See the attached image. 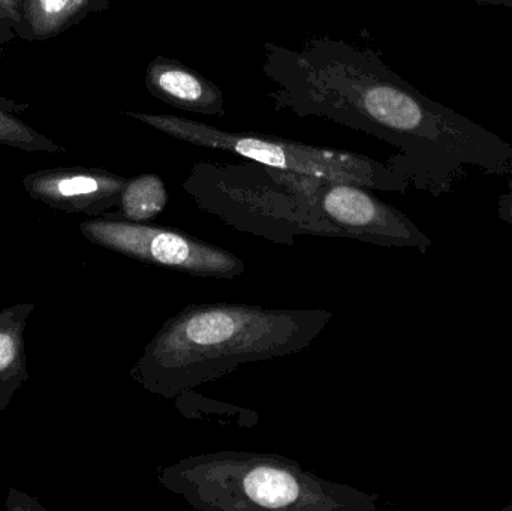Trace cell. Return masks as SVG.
Instances as JSON below:
<instances>
[{
	"label": "cell",
	"instance_id": "obj_1",
	"mask_svg": "<svg viewBox=\"0 0 512 511\" xmlns=\"http://www.w3.org/2000/svg\"><path fill=\"white\" fill-rule=\"evenodd\" d=\"M262 71L277 110L319 117L396 147L387 164L418 191L450 194L469 167L512 176L511 143L424 95L372 48L330 36L307 39L301 48L267 42Z\"/></svg>",
	"mask_w": 512,
	"mask_h": 511
},
{
	"label": "cell",
	"instance_id": "obj_2",
	"mask_svg": "<svg viewBox=\"0 0 512 511\" xmlns=\"http://www.w3.org/2000/svg\"><path fill=\"white\" fill-rule=\"evenodd\" d=\"M331 320L333 314L319 308L189 305L147 342L131 378L152 395L180 398L240 366L301 353Z\"/></svg>",
	"mask_w": 512,
	"mask_h": 511
},
{
	"label": "cell",
	"instance_id": "obj_3",
	"mask_svg": "<svg viewBox=\"0 0 512 511\" xmlns=\"http://www.w3.org/2000/svg\"><path fill=\"white\" fill-rule=\"evenodd\" d=\"M159 485L201 511H376L378 495L273 453L222 450L158 468Z\"/></svg>",
	"mask_w": 512,
	"mask_h": 511
},
{
	"label": "cell",
	"instance_id": "obj_4",
	"mask_svg": "<svg viewBox=\"0 0 512 511\" xmlns=\"http://www.w3.org/2000/svg\"><path fill=\"white\" fill-rule=\"evenodd\" d=\"M182 186L198 209L268 242L294 246L301 236L339 239L321 210L265 165L197 162Z\"/></svg>",
	"mask_w": 512,
	"mask_h": 511
},
{
	"label": "cell",
	"instance_id": "obj_5",
	"mask_svg": "<svg viewBox=\"0 0 512 511\" xmlns=\"http://www.w3.org/2000/svg\"><path fill=\"white\" fill-rule=\"evenodd\" d=\"M126 116L152 126L156 131L185 141L192 146L233 153L246 161L265 167L306 174L337 182L354 183L372 191H408V177L394 170L387 162L360 153L328 147L309 146L298 141L283 140L255 132H228L203 122L171 116V114L125 111Z\"/></svg>",
	"mask_w": 512,
	"mask_h": 511
},
{
	"label": "cell",
	"instance_id": "obj_6",
	"mask_svg": "<svg viewBox=\"0 0 512 511\" xmlns=\"http://www.w3.org/2000/svg\"><path fill=\"white\" fill-rule=\"evenodd\" d=\"M80 230L108 251L195 278L234 279L246 272L245 261L233 252L173 228L108 215L87 219Z\"/></svg>",
	"mask_w": 512,
	"mask_h": 511
},
{
	"label": "cell",
	"instance_id": "obj_7",
	"mask_svg": "<svg viewBox=\"0 0 512 511\" xmlns=\"http://www.w3.org/2000/svg\"><path fill=\"white\" fill-rule=\"evenodd\" d=\"M273 170L286 185L321 210L336 228L339 239L357 240L381 248H412L420 254H427L432 248V239L412 219L373 195L372 189Z\"/></svg>",
	"mask_w": 512,
	"mask_h": 511
},
{
	"label": "cell",
	"instance_id": "obj_8",
	"mask_svg": "<svg viewBox=\"0 0 512 511\" xmlns=\"http://www.w3.org/2000/svg\"><path fill=\"white\" fill-rule=\"evenodd\" d=\"M126 180L98 168H53L24 177L23 188L51 209L99 218L119 209Z\"/></svg>",
	"mask_w": 512,
	"mask_h": 511
},
{
	"label": "cell",
	"instance_id": "obj_9",
	"mask_svg": "<svg viewBox=\"0 0 512 511\" xmlns=\"http://www.w3.org/2000/svg\"><path fill=\"white\" fill-rule=\"evenodd\" d=\"M147 90L159 101L204 116H222L224 93L209 78L170 57L156 56L147 66Z\"/></svg>",
	"mask_w": 512,
	"mask_h": 511
},
{
	"label": "cell",
	"instance_id": "obj_10",
	"mask_svg": "<svg viewBox=\"0 0 512 511\" xmlns=\"http://www.w3.org/2000/svg\"><path fill=\"white\" fill-rule=\"evenodd\" d=\"M33 311L32 303H18L0 311V414L29 380L24 336Z\"/></svg>",
	"mask_w": 512,
	"mask_h": 511
},
{
	"label": "cell",
	"instance_id": "obj_11",
	"mask_svg": "<svg viewBox=\"0 0 512 511\" xmlns=\"http://www.w3.org/2000/svg\"><path fill=\"white\" fill-rule=\"evenodd\" d=\"M110 8L108 0H21L23 39L45 41L92 14Z\"/></svg>",
	"mask_w": 512,
	"mask_h": 511
},
{
	"label": "cell",
	"instance_id": "obj_12",
	"mask_svg": "<svg viewBox=\"0 0 512 511\" xmlns=\"http://www.w3.org/2000/svg\"><path fill=\"white\" fill-rule=\"evenodd\" d=\"M167 203L164 180L156 174H141L126 180L120 195L119 212L110 215L126 221L150 222L164 212Z\"/></svg>",
	"mask_w": 512,
	"mask_h": 511
},
{
	"label": "cell",
	"instance_id": "obj_13",
	"mask_svg": "<svg viewBox=\"0 0 512 511\" xmlns=\"http://www.w3.org/2000/svg\"><path fill=\"white\" fill-rule=\"evenodd\" d=\"M14 104L0 98V144L30 153H56L62 147L15 114Z\"/></svg>",
	"mask_w": 512,
	"mask_h": 511
},
{
	"label": "cell",
	"instance_id": "obj_14",
	"mask_svg": "<svg viewBox=\"0 0 512 511\" xmlns=\"http://www.w3.org/2000/svg\"><path fill=\"white\" fill-rule=\"evenodd\" d=\"M0 21L8 24L15 35H23V12L21 0H0Z\"/></svg>",
	"mask_w": 512,
	"mask_h": 511
},
{
	"label": "cell",
	"instance_id": "obj_15",
	"mask_svg": "<svg viewBox=\"0 0 512 511\" xmlns=\"http://www.w3.org/2000/svg\"><path fill=\"white\" fill-rule=\"evenodd\" d=\"M498 215L502 221L507 222L512 227V177L508 180L507 194H502L499 198Z\"/></svg>",
	"mask_w": 512,
	"mask_h": 511
},
{
	"label": "cell",
	"instance_id": "obj_16",
	"mask_svg": "<svg viewBox=\"0 0 512 511\" xmlns=\"http://www.w3.org/2000/svg\"><path fill=\"white\" fill-rule=\"evenodd\" d=\"M15 32L8 26V24L0 21V51H2L3 45L8 44L9 41L14 39Z\"/></svg>",
	"mask_w": 512,
	"mask_h": 511
},
{
	"label": "cell",
	"instance_id": "obj_17",
	"mask_svg": "<svg viewBox=\"0 0 512 511\" xmlns=\"http://www.w3.org/2000/svg\"><path fill=\"white\" fill-rule=\"evenodd\" d=\"M480 6H505V8H512V0H472Z\"/></svg>",
	"mask_w": 512,
	"mask_h": 511
},
{
	"label": "cell",
	"instance_id": "obj_18",
	"mask_svg": "<svg viewBox=\"0 0 512 511\" xmlns=\"http://www.w3.org/2000/svg\"><path fill=\"white\" fill-rule=\"evenodd\" d=\"M502 511H512V501L510 504H508V506H505L504 509H502Z\"/></svg>",
	"mask_w": 512,
	"mask_h": 511
}]
</instances>
